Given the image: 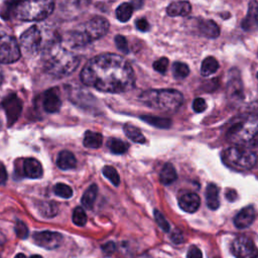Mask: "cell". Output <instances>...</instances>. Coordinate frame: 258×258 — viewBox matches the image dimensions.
Wrapping results in <instances>:
<instances>
[{
  "label": "cell",
  "instance_id": "6da1fadb",
  "mask_svg": "<svg viewBox=\"0 0 258 258\" xmlns=\"http://www.w3.org/2000/svg\"><path fill=\"white\" fill-rule=\"evenodd\" d=\"M80 78L84 85L105 93H123L135 85V74L130 62L111 52L92 57L84 66Z\"/></svg>",
  "mask_w": 258,
  "mask_h": 258
},
{
  "label": "cell",
  "instance_id": "7a4b0ae2",
  "mask_svg": "<svg viewBox=\"0 0 258 258\" xmlns=\"http://www.w3.org/2000/svg\"><path fill=\"white\" fill-rule=\"evenodd\" d=\"M80 57L66 47L56 37L45 42L41 50V66L43 71L53 78H63L77 70Z\"/></svg>",
  "mask_w": 258,
  "mask_h": 258
},
{
  "label": "cell",
  "instance_id": "3957f363",
  "mask_svg": "<svg viewBox=\"0 0 258 258\" xmlns=\"http://www.w3.org/2000/svg\"><path fill=\"white\" fill-rule=\"evenodd\" d=\"M227 139L234 145L258 147V114H248L236 119L227 131Z\"/></svg>",
  "mask_w": 258,
  "mask_h": 258
},
{
  "label": "cell",
  "instance_id": "277c9868",
  "mask_svg": "<svg viewBox=\"0 0 258 258\" xmlns=\"http://www.w3.org/2000/svg\"><path fill=\"white\" fill-rule=\"evenodd\" d=\"M109 21L101 16H95L68 33L67 42L72 47H83L101 37L109 30Z\"/></svg>",
  "mask_w": 258,
  "mask_h": 258
},
{
  "label": "cell",
  "instance_id": "5b68a950",
  "mask_svg": "<svg viewBox=\"0 0 258 258\" xmlns=\"http://www.w3.org/2000/svg\"><path fill=\"white\" fill-rule=\"evenodd\" d=\"M54 0H18L10 7V14L18 21H40L54 10Z\"/></svg>",
  "mask_w": 258,
  "mask_h": 258
},
{
  "label": "cell",
  "instance_id": "8992f818",
  "mask_svg": "<svg viewBox=\"0 0 258 258\" xmlns=\"http://www.w3.org/2000/svg\"><path fill=\"white\" fill-rule=\"evenodd\" d=\"M139 100L145 106L161 112H174L182 104V94L173 89L147 90L140 96Z\"/></svg>",
  "mask_w": 258,
  "mask_h": 258
},
{
  "label": "cell",
  "instance_id": "52a82bcc",
  "mask_svg": "<svg viewBox=\"0 0 258 258\" xmlns=\"http://www.w3.org/2000/svg\"><path fill=\"white\" fill-rule=\"evenodd\" d=\"M222 160L228 167L234 170L247 171L255 166L257 155L248 147L233 145L224 150Z\"/></svg>",
  "mask_w": 258,
  "mask_h": 258
},
{
  "label": "cell",
  "instance_id": "ba28073f",
  "mask_svg": "<svg viewBox=\"0 0 258 258\" xmlns=\"http://www.w3.org/2000/svg\"><path fill=\"white\" fill-rule=\"evenodd\" d=\"M43 33L37 25L30 26L20 36L19 46L26 55H35L40 52L44 46Z\"/></svg>",
  "mask_w": 258,
  "mask_h": 258
},
{
  "label": "cell",
  "instance_id": "9c48e42d",
  "mask_svg": "<svg viewBox=\"0 0 258 258\" xmlns=\"http://www.w3.org/2000/svg\"><path fill=\"white\" fill-rule=\"evenodd\" d=\"M20 46L14 36L0 32V63H12L19 59Z\"/></svg>",
  "mask_w": 258,
  "mask_h": 258
},
{
  "label": "cell",
  "instance_id": "30bf717a",
  "mask_svg": "<svg viewBox=\"0 0 258 258\" xmlns=\"http://www.w3.org/2000/svg\"><path fill=\"white\" fill-rule=\"evenodd\" d=\"M231 251L236 258H257L258 249L256 248L254 242L246 237H237L231 245Z\"/></svg>",
  "mask_w": 258,
  "mask_h": 258
},
{
  "label": "cell",
  "instance_id": "8fae6325",
  "mask_svg": "<svg viewBox=\"0 0 258 258\" xmlns=\"http://www.w3.org/2000/svg\"><path fill=\"white\" fill-rule=\"evenodd\" d=\"M33 241L39 247L44 249H55L63 241V236L57 232L41 231L33 234Z\"/></svg>",
  "mask_w": 258,
  "mask_h": 258
},
{
  "label": "cell",
  "instance_id": "7c38bea8",
  "mask_svg": "<svg viewBox=\"0 0 258 258\" xmlns=\"http://www.w3.org/2000/svg\"><path fill=\"white\" fill-rule=\"evenodd\" d=\"M241 26L248 32H253L258 29V2L256 0L249 2L247 14L242 20Z\"/></svg>",
  "mask_w": 258,
  "mask_h": 258
},
{
  "label": "cell",
  "instance_id": "4fadbf2b",
  "mask_svg": "<svg viewBox=\"0 0 258 258\" xmlns=\"http://www.w3.org/2000/svg\"><path fill=\"white\" fill-rule=\"evenodd\" d=\"M3 106L6 112L8 125L11 126L19 117V114L21 112V103L17 97L11 96L4 101Z\"/></svg>",
  "mask_w": 258,
  "mask_h": 258
},
{
  "label": "cell",
  "instance_id": "5bb4252c",
  "mask_svg": "<svg viewBox=\"0 0 258 258\" xmlns=\"http://www.w3.org/2000/svg\"><path fill=\"white\" fill-rule=\"evenodd\" d=\"M255 219V209L253 206H247L241 209L234 218V225L238 229L249 227Z\"/></svg>",
  "mask_w": 258,
  "mask_h": 258
},
{
  "label": "cell",
  "instance_id": "9a60e30c",
  "mask_svg": "<svg viewBox=\"0 0 258 258\" xmlns=\"http://www.w3.org/2000/svg\"><path fill=\"white\" fill-rule=\"evenodd\" d=\"M201 205L200 197L195 192H187L182 195L178 200L179 208L189 214H192L198 211Z\"/></svg>",
  "mask_w": 258,
  "mask_h": 258
},
{
  "label": "cell",
  "instance_id": "2e32d148",
  "mask_svg": "<svg viewBox=\"0 0 258 258\" xmlns=\"http://www.w3.org/2000/svg\"><path fill=\"white\" fill-rule=\"evenodd\" d=\"M199 34L208 38H216L220 34V28L218 24L210 19H199L198 20Z\"/></svg>",
  "mask_w": 258,
  "mask_h": 258
},
{
  "label": "cell",
  "instance_id": "e0dca14e",
  "mask_svg": "<svg viewBox=\"0 0 258 258\" xmlns=\"http://www.w3.org/2000/svg\"><path fill=\"white\" fill-rule=\"evenodd\" d=\"M190 11H191V5L188 1H185V0H178V1L171 2L166 8L167 15L171 17L186 16L190 13Z\"/></svg>",
  "mask_w": 258,
  "mask_h": 258
},
{
  "label": "cell",
  "instance_id": "ac0fdd59",
  "mask_svg": "<svg viewBox=\"0 0 258 258\" xmlns=\"http://www.w3.org/2000/svg\"><path fill=\"white\" fill-rule=\"evenodd\" d=\"M42 166L35 158H26L23 161V173L28 178H39L42 176Z\"/></svg>",
  "mask_w": 258,
  "mask_h": 258
},
{
  "label": "cell",
  "instance_id": "d6986e66",
  "mask_svg": "<svg viewBox=\"0 0 258 258\" xmlns=\"http://www.w3.org/2000/svg\"><path fill=\"white\" fill-rule=\"evenodd\" d=\"M42 105L46 112L55 113L59 110V108L61 106V102H60V99L57 94L53 93L52 91H48L44 95Z\"/></svg>",
  "mask_w": 258,
  "mask_h": 258
},
{
  "label": "cell",
  "instance_id": "ffe728a7",
  "mask_svg": "<svg viewBox=\"0 0 258 258\" xmlns=\"http://www.w3.org/2000/svg\"><path fill=\"white\" fill-rule=\"evenodd\" d=\"M206 202L207 206L211 210H217L220 207L219 187L215 183H209L206 188Z\"/></svg>",
  "mask_w": 258,
  "mask_h": 258
},
{
  "label": "cell",
  "instance_id": "44dd1931",
  "mask_svg": "<svg viewBox=\"0 0 258 258\" xmlns=\"http://www.w3.org/2000/svg\"><path fill=\"white\" fill-rule=\"evenodd\" d=\"M56 164L58 168L62 170H68L75 168L77 166V159L75 155L68 150H62L58 153L57 159H56Z\"/></svg>",
  "mask_w": 258,
  "mask_h": 258
},
{
  "label": "cell",
  "instance_id": "7402d4cb",
  "mask_svg": "<svg viewBox=\"0 0 258 258\" xmlns=\"http://www.w3.org/2000/svg\"><path fill=\"white\" fill-rule=\"evenodd\" d=\"M103 143V136L99 132L87 131L84 136V145L87 148L97 149L100 148Z\"/></svg>",
  "mask_w": 258,
  "mask_h": 258
},
{
  "label": "cell",
  "instance_id": "603a6c76",
  "mask_svg": "<svg viewBox=\"0 0 258 258\" xmlns=\"http://www.w3.org/2000/svg\"><path fill=\"white\" fill-rule=\"evenodd\" d=\"M177 177L176 170L171 163H165L160 171L159 180L162 184H170Z\"/></svg>",
  "mask_w": 258,
  "mask_h": 258
},
{
  "label": "cell",
  "instance_id": "cb8c5ba5",
  "mask_svg": "<svg viewBox=\"0 0 258 258\" xmlns=\"http://www.w3.org/2000/svg\"><path fill=\"white\" fill-rule=\"evenodd\" d=\"M219 69V62L214 56L206 57L201 66V73L204 77H209L215 74Z\"/></svg>",
  "mask_w": 258,
  "mask_h": 258
},
{
  "label": "cell",
  "instance_id": "d4e9b609",
  "mask_svg": "<svg viewBox=\"0 0 258 258\" xmlns=\"http://www.w3.org/2000/svg\"><path fill=\"white\" fill-rule=\"evenodd\" d=\"M123 130H124L126 136L130 140H132L136 143H144L146 140L143 133L141 132V130L131 124H125L123 127Z\"/></svg>",
  "mask_w": 258,
  "mask_h": 258
},
{
  "label": "cell",
  "instance_id": "484cf974",
  "mask_svg": "<svg viewBox=\"0 0 258 258\" xmlns=\"http://www.w3.org/2000/svg\"><path fill=\"white\" fill-rule=\"evenodd\" d=\"M97 194H98V186L96 184L90 185L82 197V205L86 209H92L96 201Z\"/></svg>",
  "mask_w": 258,
  "mask_h": 258
},
{
  "label": "cell",
  "instance_id": "4316f807",
  "mask_svg": "<svg viewBox=\"0 0 258 258\" xmlns=\"http://www.w3.org/2000/svg\"><path fill=\"white\" fill-rule=\"evenodd\" d=\"M133 13V5L127 2L120 4L116 9V17L121 22L128 21Z\"/></svg>",
  "mask_w": 258,
  "mask_h": 258
},
{
  "label": "cell",
  "instance_id": "83f0119b",
  "mask_svg": "<svg viewBox=\"0 0 258 258\" xmlns=\"http://www.w3.org/2000/svg\"><path fill=\"white\" fill-rule=\"evenodd\" d=\"M144 122L157 127V128H169L171 126V120L168 118H162V117H156V116H148L144 115L140 117Z\"/></svg>",
  "mask_w": 258,
  "mask_h": 258
},
{
  "label": "cell",
  "instance_id": "f1b7e54d",
  "mask_svg": "<svg viewBox=\"0 0 258 258\" xmlns=\"http://www.w3.org/2000/svg\"><path fill=\"white\" fill-rule=\"evenodd\" d=\"M107 146L109 147L110 151L114 154H123L128 150V147H129L127 143L117 138H110L108 140Z\"/></svg>",
  "mask_w": 258,
  "mask_h": 258
},
{
  "label": "cell",
  "instance_id": "f546056e",
  "mask_svg": "<svg viewBox=\"0 0 258 258\" xmlns=\"http://www.w3.org/2000/svg\"><path fill=\"white\" fill-rule=\"evenodd\" d=\"M189 74V68L187 67L186 63L180 62V61H175L172 66V75L176 80H181L184 79L188 76Z\"/></svg>",
  "mask_w": 258,
  "mask_h": 258
},
{
  "label": "cell",
  "instance_id": "4dcf8cb0",
  "mask_svg": "<svg viewBox=\"0 0 258 258\" xmlns=\"http://www.w3.org/2000/svg\"><path fill=\"white\" fill-rule=\"evenodd\" d=\"M103 174L105 177H107L115 186H118L120 183V176L116 170L115 167L111 165H106L103 167Z\"/></svg>",
  "mask_w": 258,
  "mask_h": 258
},
{
  "label": "cell",
  "instance_id": "1f68e13d",
  "mask_svg": "<svg viewBox=\"0 0 258 258\" xmlns=\"http://www.w3.org/2000/svg\"><path fill=\"white\" fill-rule=\"evenodd\" d=\"M53 192L60 198L70 199L73 196V189L70 185L66 183H56L53 186Z\"/></svg>",
  "mask_w": 258,
  "mask_h": 258
},
{
  "label": "cell",
  "instance_id": "d6a6232c",
  "mask_svg": "<svg viewBox=\"0 0 258 258\" xmlns=\"http://www.w3.org/2000/svg\"><path fill=\"white\" fill-rule=\"evenodd\" d=\"M72 220L75 225L77 226H85L87 223V215L82 207H77L73 212Z\"/></svg>",
  "mask_w": 258,
  "mask_h": 258
},
{
  "label": "cell",
  "instance_id": "836d02e7",
  "mask_svg": "<svg viewBox=\"0 0 258 258\" xmlns=\"http://www.w3.org/2000/svg\"><path fill=\"white\" fill-rule=\"evenodd\" d=\"M154 219H155V222L156 224L164 231V232H168L169 231V224L168 222L165 220V218L163 217V215L157 211V210H154Z\"/></svg>",
  "mask_w": 258,
  "mask_h": 258
},
{
  "label": "cell",
  "instance_id": "e575fe53",
  "mask_svg": "<svg viewBox=\"0 0 258 258\" xmlns=\"http://www.w3.org/2000/svg\"><path fill=\"white\" fill-rule=\"evenodd\" d=\"M168 58H166L165 56H163V57H160L159 59H157L156 61H154V63H153V69L156 71V72H158V73H160V74H165L166 73V71H167V68H168Z\"/></svg>",
  "mask_w": 258,
  "mask_h": 258
},
{
  "label": "cell",
  "instance_id": "d590c367",
  "mask_svg": "<svg viewBox=\"0 0 258 258\" xmlns=\"http://www.w3.org/2000/svg\"><path fill=\"white\" fill-rule=\"evenodd\" d=\"M15 234L20 239H25L28 236V228L22 221H17L15 224Z\"/></svg>",
  "mask_w": 258,
  "mask_h": 258
},
{
  "label": "cell",
  "instance_id": "8d00e7d4",
  "mask_svg": "<svg viewBox=\"0 0 258 258\" xmlns=\"http://www.w3.org/2000/svg\"><path fill=\"white\" fill-rule=\"evenodd\" d=\"M192 109L197 113H202L207 109V103L203 98H196L192 102Z\"/></svg>",
  "mask_w": 258,
  "mask_h": 258
},
{
  "label": "cell",
  "instance_id": "74e56055",
  "mask_svg": "<svg viewBox=\"0 0 258 258\" xmlns=\"http://www.w3.org/2000/svg\"><path fill=\"white\" fill-rule=\"evenodd\" d=\"M115 42H116L117 47H118L121 51H123L124 53H127V52L129 51V49H128V43H127V40H126V38H125L124 36H122V35H117V36L115 37Z\"/></svg>",
  "mask_w": 258,
  "mask_h": 258
},
{
  "label": "cell",
  "instance_id": "f35d334b",
  "mask_svg": "<svg viewBox=\"0 0 258 258\" xmlns=\"http://www.w3.org/2000/svg\"><path fill=\"white\" fill-rule=\"evenodd\" d=\"M186 256H187V258H203L202 251L196 246H192L188 249Z\"/></svg>",
  "mask_w": 258,
  "mask_h": 258
},
{
  "label": "cell",
  "instance_id": "ab89813d",
  "mask_svg": "<svg viewBox=\"0 0 258 258\" xmlns=\"http://www.w3.org/2000/svg\"><path fill=\"white\" fill-rule=\"evenodd\" d=\"M135 24H136V27H137L140 31L145 32V31H148V30H149V23H148L147 20L144 19V18H141V19L136 20Z\"/></svg>",
  "mask_w": 258,
  "mask_h": 258
},
{
  "label": "cell",
  "instance_id": "60d3db41",
  "mask_svg": "<svg viewBox=\"0 0 258 258\" xmlns=\"http://www.w3.org/2000/svg\"><path fill=\"white\" fill-rule=\"evenodd\" d=\"M115 249H116V246L114 242H107L102 246V250L106 255H111L115 251Z\"/></svg>",
  "mask_w": 258,
  "mask_h": 258
},
{
  "label": "cell",
  "instance_id": "b9f144b4",
  "mask_svg": "<svg viewBox=\"0 0 258 258\" xmlns=\"http://www.w3.org/2000/svg\"><path fill=\"white\" fill-rule=\"evenodd\" d=\"M171 240H172L174 243H176V244L181 243V242L183 241L182 233H181L180 231H178V230H175V231L171 234Z\"/></svg>",
  "mask_w": 258,
  "mask_h": 258
},
{
  "label": "cell",
  "instance_id": "7bdbcfd3",
  "mask_svg": "<svg viewBox=\"0 0 258 258\" xmlns=\"http://www.w3.org/2000/svg\"><path fill=\"white\" fill-rule=\"evenodd\" d=\"M7 180V171L2 162H0V184L5 183Z\"/></svg>",
  "mask_w": 258,
  "mask_h": 258
},
{
  "label": "cell",
  "instance_id": "ee69618b",
  "mask_svg": "<svg viewBox=\"0 0 258 258\" xmlns=\"http://www.w3.org/2000/svg\"><path fill=\"white\" fill-rule=\"evenodd\" d=\"M226 198L230 202H234L237 199V192L234 189H228L226 192Z\"/></svg>",
  "mask_w": 258,
  "mask_h": 258
},
{
  "label": "cell",
  "instance_id": "f6af8a7d",
  "mask_svg": "<svg viewBox=\"0 0 258 258\" xmlns=\"http://www.w3.org/2000/svg\"><path fill=\"white\" fill-rule=\"evenodd\" d=\"M5 237H4V235L2 234V233H0V245H2L3 243H5Z\"/></svg>",
  "mask_w": 258,
  "mask_h": 258
},
{
  "label": "cell",
  "instance_id": "bcb514c9",
  "mask_svg": "<svg viewBox=\"0 0 258 258\" xmlns=\"http://www.w3.org/2000/svg\"><path fill=\"white\" fill-rule=\"evenodd\" d=\"M15 258H26V256L24 254H22V253H19V254H17L15 256Z\"/></svg>",
  "mask_w": 258,
  "mask_h": 258
},
{
  "label": "cell",
  "instance_id": "7dc6e473",
  "mask_svg": "<svg viewBox=\"0 0 258 258\" xmlns=\"http://www.w3.org/2000/svg\"><path fill=\"white\" fill-rule=\"evenodd\" d=\"M2 82H3V73H2V71H1V69H0V86H1Z\"/></svg>",
  "mask_w": 258,
  "mask_h": 258
},
{
  "label": "cell",
  "instance_id": "c3c4849f",
  "mask_svg": "<svg viewBox=\"0 0 258 258\" xmlns=\"http://www.w3.org/2000/svg\"><path fill=\"white\" fill-rule=\"evenodd\" d=\"M30 258H42L40 255H32L30 256Z\"/></svg>",
  "mask_w": 258,
  "mask_h": 258
},
{
  "label": "cell",
  "instance_id": "681fc988",
  "mask_svg": "<svg viewBox=\"0 0 258 258\" xmlns=\"http://www.w3.org/2000/svg\"><path fill=\"white\" fill-rule=\"evenodd\" d=\"M0 130H1V121H0Z\"/></svg>",
  "mask_w": 258,
  "mask_h": 258
},
{
  "label": "cell",
  "instance_id": "f907efd6",
  "mask_svg": "<svg viewBox=\"0 0 258 258\" xmlns=\"http://www.w3.org/2000/svg\"><path fill=\"white\" fill-rule=\"evenodd\" d=\"M257 79H258V73H257Z\"/></svg>",
  "mask_w": 258,
  "mask_h": 258
}]
</instances>
